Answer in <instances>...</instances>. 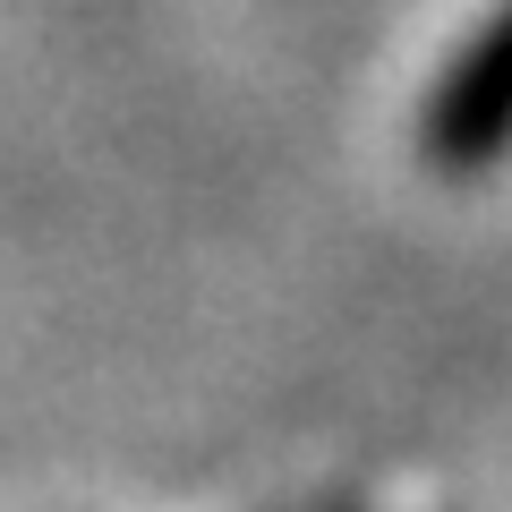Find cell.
Listing matches in <instances>:
<instances>
[{
  "mask_svg": "<svg viewBox=\"0 0 512 512\" xmlns=\"http://www.w3.org/2000/svg\"><path fill=\"white\" fill-rule=\"evenodd\" d=\"M419 146L436 171H487L512 154V0L461 43L419 111Z\"/></svg>",
  "mask_w": 512,
  "mask_h": 512,
  "instance_id": "obj_1",
  "label": "cell"
}]
</instances>
